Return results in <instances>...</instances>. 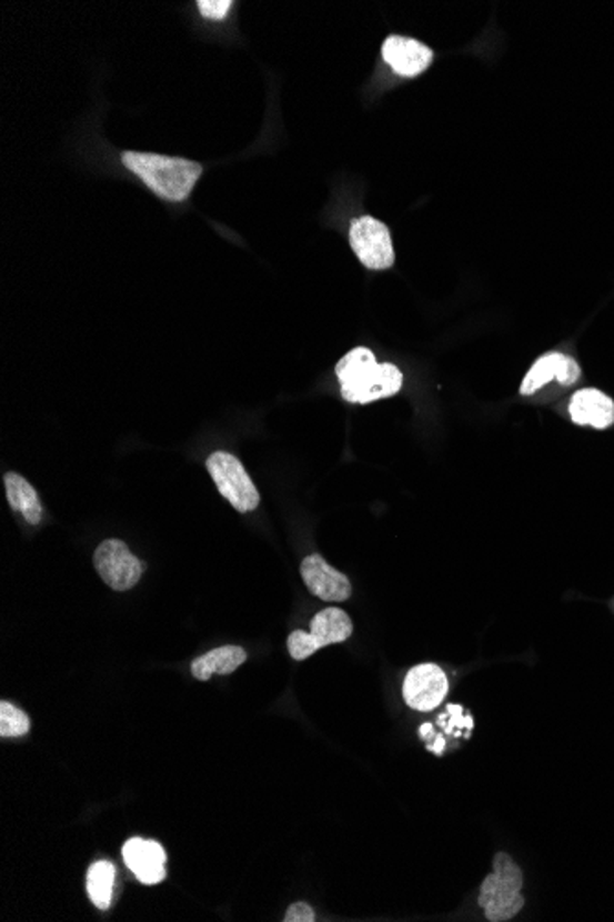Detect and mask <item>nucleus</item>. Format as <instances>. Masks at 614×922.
Instances as JSON below:
<instances>
[{
    "mask_svg": "<svg viewBox=\"0 0 614 922\" xmlns=\"http://www.w3.org/2000/svg\"><path fill=\"white\" fill-rule=\"evenodd\" d=\"M341 394L350 403H370L394 397L403 385V374L392 363H378L374 352L364 347L348 352L336 365Z\"/></svg>",
    "mask_w": 614,
    "mask_h": 922,
    "instance_id": "nucleus-1",
    "label": "nucleus"
},
{
    "mask_svg": "<svg viewBox=\"0 0 614 922\" xmlns=\"http://www.w3.org/2000/svg\"><path fill=\"white\" fill-rule=\"evenodd\" d=\"M123 167L155 192L159 198L181 203L192 193L203 167L199 162L188 161L181 157L142 153V151H123Z\"/></svg>",
    "mask_w": 614,
    "mask_h": 922,
    "instance_id": "nucleus-2",
    "label": "nucleus"
},
{
    "mask_svg": "<svg viewBox=\"0 0 614 922\" xmlns=\"http://www.w3.org/2000/svg\"><path fill=\"white\" fill-rule=\"evenodd\" d=\"M523 873L512 856L499 853L493 860V873L484 880L479 904L487 921L503 922L515 918L524 906Z\"/></svg>",
    "mask_w": 614,
    "mask_h": 922,
    "instance_id": "nucleus-3",
    "label": "nucleus"
},
{
    "mask_svg": "<svg viewBox=\"0 0 614 922\" xmlns=\"http://www.w3.org/2000/svg\"><path fill=\"white\" fill-rule=\"evenodd\" d=\"M353 633L352 619L339 608H326L316 613L311 621L310 632L294 630L288 639L291 658L304 661L315 654L316 650L330 644L344 643Z\"/></svg>",
    "mask_w": 614,
    "mask_h": 922,
    "instance_id": "nucleus-4",
    "label": "nucleus"
},
{
    "mask_svg": "<svg viewBox=\"0 0 614 922\" xmlns=\"http://www.w3.org/2000/svg\"><path fill=\"white\" fill-rule=\"evenodd\" d=\"M207 470L227 501L241 514L252 512L260 504V492L245 468L227 451H215L207 459Z\"/></svg>",
    "mask_w": 614,
    "mask_h": 922,
    "instance_id": "nucleus-5",
    "label": "nucleus"
},
{
    "mask_svg": "<svg viewBox=\"0 0 614 922\" xmlns=\"http://www.w3.org/2000/svg\"><path fill=\"white\" fill-rule=\"evenodd\" d=\"M350 245L359 262L372 271H385L395 262L391 231L372 216H359L350 226Z\"/></svg>",
    "mask_w": 614,
    "mask_h": 922,
    "instance_id": "nucleus-6",
    "label": "nucleus"
},
{
    "mask_svg": "<svg viewBox=\"0 0 614 922\" xmlns=\"http://www.w3.org/2000/svg\"><path fill=\"white\" fill-rule=\"evenodd\" d=\"M94 568L111 590L129 591L139 584L145 563L122 540H105L94 553Z\"/></svg>",
    "mask_w": 614,
    "mask_h": 922,
    "instance_id": "nucleus-7",
    "label": "nucleus"
},
{
    "mask_svg": "<svg viewBox=\"0 0 614 922\" xmlns=\"http://www.w3.org/2000/svg\"><path fill=\"white\" fill-rule=\"evenodd\" d=\"M449 681L439 665L425 663L409 671L403 683V698L406 705L414 711L429 713L439 708L447 696Z\"/></svg>",
    "mask_w": 614,
    "mask_h": 922,
    "instance_id": "nucleus-8",
    "label": "nucleus"
},
{
    "mask_svg": "<svg viewBox=\"0 0 614 922\" xmlns=\"http://www.w3.org/2000/svg\"><path fill=\"white\" fill-rule=\"evenodd\" d=\"M300 574L308 590L321 601L344 602L352 595V584L346 574L339 573L321 554L304 558L300 565Z\"/></svg>",
    "mask_w": 614,
    "mask_h": 922,
    "instance_id": "nucleus-9",
    "label": "nucleus"
},
{
    "mask_svg": "<svg viewBox=\"0 0 614 922\" xmlns=\"http://www.w3.org/2000/svg\"><path fill=\"white\" fill-rule=\"evenodd\" d=\"M122 856L142 884H159L167 879V853L161 843L131 838L123 845Z\"/></svg>",
    "mask_w": 614,
    "mask_h": 922,
    "instance_id": "nucleus-10",
    "label": "nucleus"
},
{
    "mask_svg": "<svg viewBox=\"0 0 614 922\" xmlns=\"http://www.w3.org/2000/svg\"><path fill=\"white\" fill-rule=\"evenodd\" d=\"M383 60L403 78H416L429 69L433 61V50L416 39L391 36L383 43Z\"/></svg>",
    "mask_w": 614,
    "mask_h": 922,
    "instance_id": "nucleus-11",
    "label": "nucleus"
},
{
    "mask_svg": "<svg viewBox=\"0 0 614 922\" xmlns=\"http://www.w3.org/2000/svg\"><path fill=\"white\" fill-rule=\"evenodd\" d=\"M580 374L582 370L576 361L560 352H551V354L541 355L540 360L535 361L519 391L523 397H530L554 380L560 381L561 385H574Z\"/></svg>",
    "mask_w": 614,
    "mask_h": 922,
    "instance_id": "nucleus-12",
    "label": "nucleus"
},
{
    "mask_svg": "<svg viewBox=\"0 0 614 922\" xmlns=\"http://www.w3.org/2000/svg\"><path fill=\"white\" fill-rule=\"evenodd\" d=\"M568 413L574 424L607 430L614 424V402L598 389H582L572 397Z\"/></svg>",
    "mask_w": 614,
    "mask_h": 922,
    "instance_id": "nucleus-13",
    "label": "nucleus"
},
{
    "mask_svg": "<svg viewBox=\"0 0 614 922\" xmlns=\"http://www.w3.org/2000/svg\"><path fill=\"white\" fill-rule=\"evenodd\" d=\"M246 661V650L234 644H227L220 649L210 650L198 660H193L192 674L199 681H209L214 674L227 677L238 671Z\"/></svg>",
    "mask_w": 614,
    "mask_h": 922,
    "instance_id": "nucleus-14",
    "label": "nucleus"
},
{
    "mask_svg": "<svg viewBox=\"0 0 614 922\" xmlns=\"http://www.w3.org/2000/svg\"><path fill=\"white\" fill-rule=\"evenodd\" d=\"M4 487L11 510L19 512L30 525H39L43 520V504L32 484L19 473L10 472L4 475Z\"/></svg>",
    "mask_w": 614,
    "mask_h": 922,
    "instance_id": "nucleus-15",
    "label": "nucleus"
},
{
    "mask_svg": "<svg viewBox=\"0 0 614 922\" xmlns=\"http://www.w3.org/2000/svg\"><path fill=\"white\" fill-rule=\"evenodd\" d=\"M117 880V868L111 862L100 860L92 863L87 871V893L94 906L109 910L112 901V890Z\"/></svg>",
    "mask_w": 614,
    "mask_h": 922,
    "instance_id": "nucleus-16",
    "label": "nucleus"
},
{
    "mask_svg": "<svg viewBox=\"0 0 614 922\" xmlns=\"http://www.w3.org/2000/svg\"><path fill=\"white\" fill-rule=\"evenodd\" d=\"M28 731H30L28 714L22 713L21 709H17L13 703H0V736L19 739V736L28 735Z\"/></svg>",
    "mask_w": 614,
    "mask_h": 922,
    "instance_id": "nucleus-17",
    "label": "nucleus"
},
{
    "mask_svg": "<svg viewBox=\"0 0 614 922\" xmlns=\"http://www.w3.org/2000/svg\"><path fill=\"white\" fill-rule=\"evenodd\" d=\"M199 11L201 16L207 17L210 21H223L224 17L229 16L234 2L232 0H199Z\"/></svg>",
    "mask_w": 614,
    "mask_h": 922,
    "instance_id": "nucleus-18",
    "label": "nucleus"
},
{
    "mask_svg": "<svg viewBox=\"0 0 614 922\" xmlns=\"http://www.w3.org/2000/svg\"><path fill=\"white\" fill-rule=\"evenodd\" d=\"M285 922H313L315 921V912L311 910L304 902H296L285 912Z\"/></svg>",
    "mask_w": 614,
    "mask_h": 922,
    "instance_id": "nucleus-19",
    "label": "nucleus"
}]
</instances>
